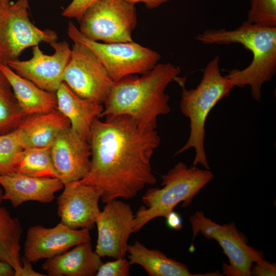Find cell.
Here are the masks:
<instances>
[{
	"label": "cell",
	"mask_w": 276,
	"mask_h": 276,
	"mask_svg": "<svg viewBox=\"0 0 276 276\" xmlns=\"http://www.w3.org/2000/svg\"><path fill=\"white\" fill-rule=\"evenodd\" d=\"M90 130V167L80 181L99 188L103 203L132 198L146 185L156 183L151 159L160 138L155 129L117 116L96 119Z\"/></svg>",
	"instance_id": "cell-1"
},
{
	"label": "cell",
	"mask_w": 276,
	"mask_h": 276,
	"mask_svg": "<svg viewBox=\"0 0 276 276\" xmlns=\"http://www.w3.org/2000/svg\"><path fill=\"white\" fill-rule=\"evenodd\" d=\"M55 93L57 109L68 119L71 128L89 142L92 123L100 118L102 104L79 97L64 82Z\"/></svg>",
	"instance_id": "cell-19"
},
{
	"label": "cell",
	"mask_w": 276,
	"mask_h": 276,
	"mask_svg": "<svg viewBox=\"0 0 276 276\" xmlns=\"http://www.w3.org/2000/svg\"><path fill=\"white\" fill-rule=\"evenodd\" d=\"M99 1L100 0H72L64 9L62 15L79 21L84 12Z\"/></svg>",
	"instance_id": "cell-28"
},
{
	"label": "cell",
	"mask_w": 276,
	"mask_h": 276,
	"mask_svg": "<svg viewBox=\"0 0 276 276\" xmlns=\"http://www.w3.org/2000/svg\"><path fill=\"white\" fill-rule=\"evenodd\" d=\"M2 0H0V12H1V7H2Z\"/></svg>",
	"instance_id": "cell-36"
},
{
	"label": "cell",
	"mask_w": 276,
	"mask_h": 276,
	"mask_svg": "<svg viewBox=\"0 0 276 276\" xmlns=\"http://www.w3.org/2000/svg\"><path fill=\"white\" fill-rule=\"evenodd\" d=\"M205 44L239 43L252 54L251 63L242 70L234 68L226 75L234 86L249 85L252 98L260 101L263 85L276 73V27L269 28L246 20L237 28L208 29L195 36Z\"/></svg>",
	"instance_id": "cell-3"
},
{
	"label": "cell",
	"mask_w": 276,
	"mask_h": 276,
	"mask_svg": "<svg viewBox=\"0 0 276 276\" xmlns=\"http://www.w3.org/2000/svg\"><path fill=\"white\" fill-rule=\"evenodd\" d=\"M23 149L16 129L0 135V175L15 173Z\"/></svg>",
	"instance_id": "cell-25"
},
{
	"label": "cell",
	"mask_w": 276,
	"mask_h": 276,
	"mask_svg": "<svg viewBox=\"0 0 276 276\" xmlns=\"http://www.w3.org/2000/svg\"><path fill=\"white\" fill-rule=\"evenodd\" d=\"M25 117L10 83L0 71V135L15 130Z\"/></svg>",
	"instance_id": "cell-24"
},
{
	"label": "cell",
	"mask_w": 276,
	"mask_h": 276,
	"mask_svg": "<svg viewBox=\"0 0 276 276\" xmlns=\"http://www.w3.org/2000/svg\"><path fill=\"white\" fill-rule=\"evenodd\" d=\"M54 52L43 53L38 45L32 47V57L25 61L18 59L6 64L17 74L28 79L40 88L56 93L63 82V76L68 63L71 49L66 41L50 44Z\"/></svg>",
	"instance_id": "cell-12"
},
{
	"label": "cell",
	"mask_w": 276,
	"mask_h": 276,
	"mask_svg": "<svg viewBox=\"0 0 276 276\" xmlns=\"http://www.w3.org/2000/svg\"><path fill=\"white\" fill-rule=\"evenodd\" d=\"M0 71L10 83L26 116L49 112L57 109L55 93L40 88L31 81L17 74L7 64H0Z\"/></svg>",
	"instance_id": "cell-20"
},
{
	"label": "cell",
	"mask_w": 276,
	"mask_h": 276,
	"mask_svg": "<svg viewBox=\"0 0 276 276\" xmlns=\"http://www.w3.org/2000/svg\"><path fill=\"white\" fill-rule=\"evenodd\" d=\"M90 230L75 229L62 222L53 227H30L24 243V256L32 263L61 254L80 243L90 241Z\"/></svg>",
	"instance_id": "cell-14"
},
{
	"label": "cell",
	"mask_w": 276,
	"mask_h": 276,
	"mask_svg": "<svg viewBox=\"0 0 276 276\" xmlns=\"http://www.w3.org/2000/svg\"><path fill=\"white\" fill-rule=\"evenodd\" d=\"M63 82L79 97L103 104L113 85L106 70L86 45L73 41Z\"/></svg>",
	"instance_id": "cell-10"
},
{
	"label": "cell",
	"mask_w": 276,
	"mask_h": 276,
	"mask_svg": "<svg viewBox=\"0 0 276 276\" xmlns=\"http://www.w3.org/2000/svg\"><path fill=\"white\" fill-rule=\"evenodd\" d=\"M193 238L199 232L206 238L215 239L229 260L224 263L223 274L227 276H250L254 263L264 259L262 251L247 244L243 235L239 232L234 222L218 224L207 218L202 212L191 216Z\"/></svg>",
	"instance_id": "cell-9"
},
{
	"label": "cell",
	"mask_w": 276,
	"mask_h": 276,
	"mask_svg": "<svg viewBox=\"0 0 276 276\" xmlns=\"http://www.w3.org/2000/svg\"><path fill=\"white\" fill-rule=\"evenodd\" d=\"M103 263L90 241H87L46 259L41 268L49 276H94Z\"/></svg>",
	"instance_id": "cell-18"
},
{
	"label": "cell",
	"mask_w": 276,
	"mask_h": 276,
	"mask_svg": "<svg viewBox=\"0 0 276 276\" xmlns=\"http://www.w3.org/2000/svg\"><path fill=\"white\" fill-rule=\"evenodd\" d=\"M22 231L19 219L0 204V262L10 265L14 270V276H18L21 269Z\"/></svg>",
	"instance_id": "cell-22"
},
{
	"label": "cell",
	"mask_w": 276,
	"mask_h": 276,
	"mask_svg": "<svg viewBox=\"0 0 276 276\" xmlns=\"http://www.w3.org/2000/svg\"><path fill=\"white\" fill-rule=\"evenodd\" d=\"M233 87L231 81L221 74L218 56L207 63L196 88L182 87L180 108L182 114L189 119L190 132L187 142L175 155L194 148L195 155L192 166L201 164L205 169H210L204 148L206 120L213 108L228 97Z\"/></svg>",
	"instance_id": "cell-4"
},
{
	"label": "cell",
	"mask_w": 276,
	"mask_h": 276,
	"mask_svg": "<svg viewBox=\"0 0 276 276\" xmlns=\"http://www.w3.org/2000/svg\"><path fill=\"white\" fill-rule=\"evenodd\" d=\"M0 276H14V270L9 264L0 262Z\"/></svg>",
	"instance_id": "cell-33"
},
{
	"label": "cell",
	"mask_w": 276,
	"mask_h": 276,
	"mask_svg": "<svg viewBox=\"0 0 276 276\" xmlns=\"http://www.w3.org/2000/svg\"><path fill=\"white\" fill-rule=\"evenodd\" d=\"M130 264L125 258L115 259L103 264L99 267L97 276H128Z\"/></svg>",
	"instance_id": "cell-27"
},
{
	"label": "cell",
	"mask_w": 276,
	"mask_h": 276,
	"mask_svg": "<svg viewBox=\"0 0 276 276\" xmlns=\"http://www.w3.org/2000/svg\"><path fill=\"white\" fill-rule=\"evenodd\" d=\"M50 150L58 178L63 184L81 180L87 175L90 167V143L71 127L57 136Z\"/></svg>",
	"instance_id": "cell-15"
},
{
	"label": "cell",
	"mask_w": 276,
	"mask_h": 276,
	"mask_svg": "<svg viewBox=\"0 0 276 276\" xmlns=\"http://www.w3.org/2000/svg\"><path fill=\"white\" fill-rule=\"evenodd\" d=\"M63 189L57 201L60 222L72 229H93L100 212V189L80 180L65 183Z\"/></svg>",
	"instance_id": "cell-13"
},
{
	"label": "cell",
	"mask_w": 276,
	"mask_h": 276,
	"mask_svg": "<svg viewBox=\"0 0 276 276\" xmlns=\"http://www.w3.org/2000/svg\"><path fill=\"white\" fill-rule=\"evenodd\" d=\"M78 21L80 32L89 40L108 43L132 41L137 25L136 8L123 0H100Z\"/></svg>",
	"instance_id": "cell-7"
},
{
	"label": "cell",
	"mask_w": 276,
	"mask_h": 276,
	"mask_svg": "<svg viewBox=\"0 0 276 276\" xmlns=\"http://www.w3.org/2000/svg\"><path fill=\"white\" fill-rule=\"evenodd\" d=\"M130 265L138 264L143 267L150 276H205L219 275L215 272L207 274H193L190 272L189 268L182 263L166 256L160 251L150 249L139 241L133 244L128 245Z\"/></svg>",
	"instance_id": "cell-21"
},
{
	"label": "cell",
	"mask_w": 276,
	"mask_h": 276,
	"mask_svg": "<svg viewBox=\"0 0 276 276\" xmlns=\"http://www.w3.org/2000/svg\"><path fill=\"white\" fill-rule=\"evenodd\" d=\"M180 72L171 63H158L141 77L131 75L114 82L100 118L127 116L141 127L155 129L157 118L171 111L166 88Z\"/></svg>",
	"instance_id": "cell-2"
},
{
	"label": "cell",
	"mask_w": 276,
	"mask_h": 276,
	"mask_svg": "<svg viewBox=\"0 0 276 276\" xmlns=\"http://www.w3.org/2000/svg\"><path fill=\"white\" fill-rule=\"evenodd\" d=\"M1 63H3V60H2V57L1 54L0 53V64Z\"/></svg>",
	"instance_id": "cell-35"
},
{
	"label": "cell",
	"mask_w": 276,
	"mask_h": 276,
	"mask_svg": "<svg viewBox=\"0 0 276 276\" xmlns=\"http://www.w3.org/2000/svg\"><path fill=\"white\" fill-rule=\"evenodd\" d=\"M67 32L73 41L85 44L94 53L114 82L129 75L144 74L161 58L158 52L133 41L108 43L89 40L71 21Z\"/></svg>",
	"instance_id": "cell-6"
},
{
	"label": "cell",
	"mask_w": 276,
	"mask_h": 276,
	"mask_svg": "<svg viewBox=\"0 0 276 276\" xmlns=\"http://www.w3.org/2000/svg\"><path fill=\"white\" fill-rule=\"evenodd\" d=\"M133 5L142 3L149 9H155L171 0H123Z\"/></svg>",
	"instance_id": "cell-32"
},
{
	"label": "cell",
	"mask_w": 276,
	"mask_h": 276,
	"mask_svg": "<svg viewBox=\"0 0 276 276\" xmlns=\"http://www.w3.org/2000/svg\"><path fill=\"white\" fill-rule=\"evenodd\" d=\"M247 21L261 26L276 27V0H250Z\"/></svg>",
	"instance_id": "cell-26"
},
{
	"label": "cell",
	"mask_w": 276,
	"mask_h": 276,
	"mask_svg": "<svg viewBox=\"0 0 276 276\" xmlns=\"http://www.w3.org/2000/svg\"><path fill=\"white\" fill-rule=\"evenodd\" d=\"M162 188L150 189L142 197V206L134 215L133 233L153 219L165 217L180 202L187 206L199 191L214 178L210 170L179 162L161 176Z\"/></svg>",
	"instance_id": "cell-5"
},
{
	"label": "cell",
	"mask_w": 276,
	"mask_h": 276,
	"mask_svg": "<svg viewBox=\"0 0 276 276\" xmlns=\"http://www.w3.org/2000/svg\"><path fill=\"white\" fill-rule=\"evenodd\" d=\"M0 12V53L3 63L18 59L22 51L42 42L57 40L53 30H41L30 21L28 0H2Z\"/></svg>",
	"instance_id": "cell-8"
},
{
	"label": "cell",
	"mask_w": 276,
	"mask_h": 276,
	"mask_svg": "<svg viewBox=\"0 0 276 276\" xmlns=\"http://www.w3.org/2000/svg\"><path fill=\"white\" fill-rule=\"evenodd\" d=\"M69 127L68 119L56 109L26 116L16 130L24 149H50L57 136Z\"/></svg>",
	"instance_id": "cell-17"
},
{
	"label": "cell",
	"mask_w": 276,
	"mask_h": 276,
	"mask_svg": "<svg viewBox=\"0 0 276 276\" xmlns=\"http://www.w3.org/2000/svg\"><path fill=\"white\" fill-rule=\"evenodd\" d=\"M21 269L18 276H44L46 274H42L34 270L32 263L25 257L21 258Z\"/></svg>",
	"instance_id": "cell-30"
},
{
	"label": "cell",
	"mask_w": 276,
	"mask_h": 276,
	"mask_svg": "<svg viewBox=\"0 0 276 276\" xmlns=\"http://www.w3.org/2000/svg\"><path fill=\"white\" fill-rule=\"evenodd\" d=\"M3 191L2 187L0 185V204H2V201L4 200L3 198Z\"/></svg>",
	"instance_id": "cell-34"
},
{
	"label": "cell",
	"mask_w": 276,
	"mask_h": 276,
	"mask_svg": "<svg viewBox=\"0 0 276 276\" xmlns=\"http://www.w3.org/2000/svg\"><path fill=\"white\" fill-rule=\"evenodd\" d=\"M105 204L96 221L98 239L95 251L101 258H125L128 240L133 233L134 215L124 201L116 199Z\"/></svg>",
	"instance_id": "cell-11"
},
{
	"label": "cell",
	"mask_w": 276,
	"mask_h": 276,
	"mask_svg": "<svg viewBox=\"0 0 276 276\" xmlns=\"http://www.w3.org/2000/svg\"><path fill=\"white\" fill-rule=\"evenodd\" d=\"M250 270L251 275L255 276H273L276 275V266L264 259L256 262Z\"/></svg>",
	"instance_id": "cell-29"
},
{
	"label": "cell",
	"mask_w": 276,
	"mask_h": 276,
	"mask_svg": "<svg viewBox=\"0 0 276 276\" xmlns=\"http://www.w3.org/2000/svg\"><path fill=\"white\" fill-rule=\"evenodd\" d=\"M167 225L172 229L180 230L182 227V220L178 214L173 211L166 217Z\"/></svg>",
	"instance_id": "cell-31"
},
{
	"label": "cell",
	"mask_w": 276,
	"mask_h": 276,
	"mask_svg": "<svg viewBox=\"0 0 276 276\" xmlns=\"http://www.w3.org/2000/svg\"><path fill=\"white\" fill-rule=\"evenodd\" d=\"M3 200H8L16 208L30 201L50 203L55 194L63 188V183L57 178L37 177L13 173L0 175Z\"/></svg>",
	"instance_id": "cell-16"
},
{
	"label": "cell",
	"mask_w": 276,
	"mask_h": 276,
	"mask_svg": "<svg viewBox=\"0 0 276 276\" xmlns=\"http://www.w3.org/2000/svg\"><path fill=\"white\" fill-rule=\"evenodd\" d=\"M15 173L32 177L58 178L49 148L24 149L18 158Z\"/></svg>",
	"instance_id": "cell-23"
}]
</instances>
